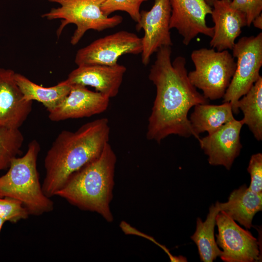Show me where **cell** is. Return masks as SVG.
<instances>
[{
  "label": "cell",
  "mask_w": 262,
  "mask_h": 262,
  "mask_svg": "<svg viewBox=\"0 0 262 262\" xmlns=\"http://www.w3.org/2000/svg\"><path fill=\"white\" fill-rule=\"evenodd\" d=\"M171 53L170 46L159 48L148 74L156 86V94L146 137L158 143L172 134L196 139L188 114L193 107L209 102L190 81L185 58L179 56L172 61Z\"/></svg>",
  "instance_id": "1"
},
{
  "label": "cell",
  "mask_w": 262,
  "mask_h": 262,
  "mask_svg": "<svg viewBox=\"0 0 262 262\" xmlns=\"http://www.w3.org/2000/svg\"><path fill=\"white\" fill-rule=\"evenodd\" d=\"M110 132L107 118L87 122L75 131H62L45 158V194L55 196L72 174L98 158L109 143Z\"/></svg>",
  "instance_id": "2"
},
{
  "label": "cell",
  "mask_w": 262,
  "mask_h": 262,
  "mask_svg": "<svg viewBox=\"0 0 262 262\" xmlns=\"http://www.w3.org/2000/svg\"><path fill=\"white\" fill-rule=\"evenodd\" d=\"M116 163V155L108 143L98 158L68 178L55 196L112 222L110 204L113 198Z\"/></svg>",
  "instance_id": "3"
},
{
  "label": "cell",
  "mask_w": 262,
  "mask_h": 262,
  "mask_svg": "<svg viewBox=\"0 0 262 262\" xmlns=\"http://www.w3.org/2000/svg\"><path fill=\"white\" fill-rule=\"evenodd\" d=\"M40 147L36 140L29 143L26 153L14 158L7 172L0 176V196L18 200L30 215L52 211L54 204L44 193L39 181L37 161Z\"/></svg>",
  "instance_id": "4"
},
{
  "label": "cell",
  "mask_w": 262,
  "mask_h": 262,
  "mask_svg": "<svg viewBox=\"0 0 262 262\" xmlns=\"http://www.w3.org/2000/svg\"><path fill=\"white\" fill-rule=\"evenodd\" d=\"M191 58L195 67L188 73L192 84L208 100L223 98L236 69L235 58L228 50L202 48L193 50Z\"/></svg>",
  "instance_id": "5"
},
{
  "label": "cell",
  "mask_w": 262,
  "mask_h": 262,
  "mask_svg": "<svg viewBox=\"0 0 262 262\" xmlns=\"http://www.w3.org/2000/svg\"><path fill=\"white\" fill-rule=\"evenodd\" d=\"M58 3L60 6L53 8L42 15L49 20L61 19L57 34L59 36L64 28L69 24H74L77 28L71 37L70 43L76 45L86 31L94 30L98 32L114 28L123 21V17L115 15L109 17L104 15L101 6L105 0H47Z\"/></svg>",
  "instance_id": "6"
},
{
  "label": "cell",
  "mask_w": 262,
  "mask_h": 262,
  "mask_svg": "<svg viewBox=\"0 0 262 262\" xmlns=\"http://www.w3.org/2000/svg\"><path fill=\"white\" fill-rule=\"evenodd\" d=\"M232 56L237 59L236 67L223 97V102H230L234 114L239 111L238 100L245 95L261 77L262 66V33L256 36H243L235 42Z\"/></svg>",
  "instance_id": "7"
},
{
  "label": "cell",
  "mask_w": 262,
  "mask_h": 262,
  "mask_svg": "<svg viewBox=\"0 0 262 262\" xmlns=\"http://www.w3.org/2000/svg\"><path fill=\"white\" fill-rule=\"evenodd\" d=\"M142 39L134 33L121 31L100 38L79 49L75 62L78 66L87 65L114 66L124 54L142 52Z\"/></svg>",
  "instance_id": "8"
},
{
  "label": "cell",
  "mask_w": 262,
  "mask_h": 262,
  "mask_svg": "<svg viewBox=\"0 0 262 262\" xmlns=\"http://www.w3.org/2000/svg\"><path fill=\"white\" fill-rule=\"evenodd\" d=\"M217 245L223 250L220 258L225 262H254L260 260L259 243L248 229H245L223 211L216 218Z\"/></svg>",
  "instance_id": "9"
},
{
  "label": "cell",
  "mask_w": 262,
  "mask_h": 262,
  "mask_svg": "<svg viewBox=\"0 0 262 262\" xmlns=\"http://www.w3.org/2000/svg\"><path fill=\"white\" fill-rule=\"evenodd\" d=\"M171 11L170 0H154L149 11H140L135 28L137 31H144L141 54L145 66L149 64L151 55L159 48L173 45L169 27Z\"/></svg>",
  "instance_id": "10"
},
{
  "label": "cell",
  "mask_w": 262,
  "mask_h": 262,
  "mask_svg": "<svg viewBox=\"0 0 262 262\" xmlns=\"http://www.w3.org/2000/svg\"><path fill=\"white\" fill-rule=\"evenodd\" d=\"M170 29L178 31L185 45H188L199 34L212 37L213 28L208 26L206 20L212 8L205 0H170Z\"/></svg>",
  "instance_id": "11"
},
{
  "label": "cell",
  "mask_w": 262,
  "mask_h": 262,
  "mask_svg": "<svg viewBox=\"0 0 262 262\" xmlns=\"http://www.w3.org/2000/svg\"><path fill=\"white\" fill-rule=\"evenodd\" d=\"M244 123L236 119L227 123L213 133L199 139L201 148L212 165H222L229 170L240 154L242 145L240 132Z\"/></svg>",
  "instance_id": "12"
},
{
  "label": "cell",
  "mask_w": 262,
  "mask_h": 262,
  "mask_svg": "<svg viewBox=\"0 0 262 262\" xmlns=\"http://www.w3.org/2000/svg\"><path fill=\"white\" fill-rule=\"evenodd\" d=\"M110 98L86 86L72 85L69 94L52 111L49 117L52 121L90 117L105 111Z\"/></svg>",
  "instance_id": "13"
},
{
  "label": "cell",
  "mask_w": 262,
  "mask_h": 262,
  "mask_svg": "<svg viewBox=\"0 0 262 262\" xmlns=\"http://www.w3.org/2000/svg\"><path fill=\"white\" fill-rule=\"evenodd\" d=\"M15 72L0 68V127L19 129L32 110L33 101L23 98Z\"/></svg>",
  "instance_id": "14"
},
{
  "label": "cell",
  "mask_w": 262,
  "mask_h": 262,
  "mask_svg": "<svg viewBox=\"0 0 262 262\" xmlns=\"http://www.w3.org/2000/svg\"><path fill=\"white\" fill-rule=\"evenodd\" d=\"M126 70L118 64L82 65L72 71L65 81L70 85L90 86L110 98L118 94Z\"/></svg>",
  "instance_id": "15"
},
{
  "label": "cell",
  "mask_w": 262,
  "mask_h": 262,
  "mask_svg": "<svg viewBox=\"0 0 262 262\" xmlns=\"http://www.w3.org/2000/svg\"><path fill=\"white\" fill-rule=\"evenodd\" d=\"M231 0H216L211 13L214 23L213 34L210 45L217 51L232 50L242 28L247 26L245 14L233 8Z\"/></svg>",
  "instance_id": "16"
},
{
  "label": "cell",
  "mask_w": 262,
  "mask_h": 262,
  "mask_svg": "<svg viewBox=\"0 0 262 262\" xmlns=\"http://www.w3.org/2000/svg\"><path fill=\"white\" fill-rule=\"evenodd\" d=\"M219 206L220 211L250 229L254 216L262 209V194L253 192L243 185L231 193L227 202H219Z\"/></svg>",
  "instance_id": "17"
},
{
  "label": "cell",
  "mask_w": 262,
  "mask_h": 262,
  "mask_svg": "<svg viewBox=\"0 0 262 262\" xmlns=\"http://www.w3.org/2000/svg\"><path fill=\"white\" fill-rule=\"evenodd\" d=\"M194 107L189 119L198 141L199 134L206 131L210 135L235 119L230 102H223L220 105L198 104Z\"/></svg>",
  "instance_id": "18"
},
{
  "label": "cell",
  "mask_w": 262,
  "mask_h": 262,
  "mask_svg": "<svg viewBox=\"0 0 262 262\" xmlns=\"http://www.w3.org/2000/svg\"><path fill=\"white\" fill-rule=\"evenodd\" d=\"M15 79L23 98L28 101L41 102L49 112L53 110L69 94L72 87L65 81L49 87L32 82L25 76L15 73Z\"/></svg>",
  "instance_id": "19"
},
{
  "label": "cell",
  "mask_w": 262,
  "mask_h": 262,
  "mask_svg": "<svg viewBox=\"0 0 262 262\" xmlns=\"http://www.w3.org/2000/svg\"><path fill=\"white\" fill-rule=\"evenodd\" d=\"M220 211L219 202L217 201L210 207L209 213L204 221L200 218H197L196 231L191 236L197 246L201 261L204 262H213L222 252L214 236L215 218Z\"/></svg>",
  "instance_id": "20"
},
{
  "label": "cell",
  "mask_w": 262,
  "mask_h": 262,
  "mask_svg": "<svg viewBox=\"0 0 262 262\" xmlns=\"http://www.w3.org/2000/svg\"><path fill=\"white\" fill-rule=\"evenodd\" d=\"M236 107L244 115V124L247 126L255 138L262 140V77L237 101Z\"/></svg>",
  "instance_id": "21"
},
{
  "label": "cell",
  "mask_w": 262,
  "mask_h": 262,
  "mask_svg": "<svg viewBox=\"0 0 262 262\" xmlns=\"http://www.w3.org/2000/svg\"><path fill=\"white\" fill-rule=\"evenodd\" d=\"M24 137L19 129L0 127V171L8 169L21 153Z\"/></svg>",
  "instance_id": "22"
},
{
  "label": "cell",
  "mask_w": 262,
  "mask_h": 262,
  "mask_svg": "<svg viewBox=\"0 0 262 262\" xmlns=\"http://www.w3.org/2000/svg\"><path fill=\"white\" fill-rule=\"evenodd\" d=\"M147 0H105L101 4V10L106 16L118 11L127 13L136 23L140 17V6Z\"/></svg>",
  "instance_id": "23"
},
{
  "label": "cell",
  "mask_w": 262,
  "mask_h": 262,
  "mask_svg": "<svg viewBox=\"0 0 262 262\" xmlns=\"http://www.w3.org/2000/svg\"><path fill=\"white\" fill-rule=\"evenodd\" d=\"M30 213L21 202L15 199L0 196V217L12 223L27 218Z\"/></svg>",
  "instance_id": "24"
},
{
  "label": "cell",
  "mask_w": 262,
  "mask_h": 262,
  "mask_svg": "<svg viewBox=\"0 0 262 262\" xmlns=\"http://www.w3.org/2000/svg\"><path fill=\"white\" fill-rule=\"evenodd\" d=\"M247 171L251 181L248 189L257 194H262V154L252 155L249 162Z\"/></svg>",
  "instance_id": "25"
},
{
  "label": "cell",
  "mask_w": 262,
  "mask_h": 262,
  "mask_svg": "<svg viewBox=\"0 0 262 262\" xmlns=\"http://www.w3.org/2000/svg\"><path fill=\"white\" fill-rule=\"evenodd\" d=\"M230 5L245 14L247 26L249 27L253 20L262 14V0H231Z\"/></svg>",
  "instance_id": "26"
},
{
  "label": "cell",
  "mask_w": 262,
  "mask_h": 262,
  "mask_svg": "<svg viewBox=\"0 0 262 262\" xmlns=\"http://www.w3.org/2000/svg\"><path fill=\"white\" fill-rule=\"evenodd\" d=\"M254 26L258 29H262V14L257 16L252 21Z\"/></svg>",
  "instance_id": "27"
},
{
  "label": "cell",
  "mask_w": 262,
  "mask_h": 262,
  "mask_svg": "<svg viewBox=\"0 0 262 262\" xmlns=\"http://www.w3.org/2000/svg\"><path fill=\"white\" fill-rule=\"evenodd\" d=\"M5 222V221L0 217V234L2 226Z\"/></svg>",
  "instance_id": "28"
},
{
  "label": "cell",
  "mask_w": 262,
  "mask_h": 262,
  "mask_svg": "<svg viewBox=\"0 0 262 262\" xmlns=\"http://www.w3.org/2000/svg\"><path fill=\"white\" fill-rule=\"evenodd\" d=\"M206 2L211 6H212L213 3L216 0H205Z\"/></svg>",
  "instance_id": "29"
}]
</instances>
